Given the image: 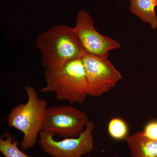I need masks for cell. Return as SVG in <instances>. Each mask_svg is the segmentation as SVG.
I'll return each instance as SVG.
<instances>
[{
    "mask_svg": "<svg viewBox=\"0 0 157 157\" xmlns=\"http://www.w3.org/2000/svg\"><path fill=\"white\" fill-rule=\"evenodd\" d=\"M130 11L144 22L150 25L151 29H157V16L155 8L157 0H130Z\"/></svg>",
    "mask_w": 157,
    "mask_h": 157,
    "instance_id": "9",
    "label": "cell"
},
{
    "mask_svg": "<svg viewBox=\"0 0 157 157\" xmlns=\"http://www.w3.org/2000/svg\"><path fill=\"white\" fill-rule=\"evenodd\" d=\"M128 125L120 118H113L108 125V132L109 136L116 140H124L128 136Z\"/></svg>",
    "mask_w": 157,
    "mask_h": 157,
    "instance_id": "11",
    "label": "cell"
},
{
    "mask_svg": "<svg viewBox=\"0 0 157 157\" xmlns=\"http://www.w3.org/2000/svg\"></svg>",
    "mask_w": 157,
    "mask_h": 157,
    "instance_id": "14",
    "label": "cell"
},
{
    "mask_svg": "<svg viewBox=\"0 0 157 157\" xmlns=\"http://www.w3.org/2000/svg\"><path fill=\"white\" fill-rule=\"evenodd\" d=\"M131 157H157V141L137 132L124 138Z\"/></svg>",
    "mask_w": 157,
    "mask_h": 157,
    "instance_id": "8",
    "label": "cell"
},
{
    "mask_svg": "<svg viewBox=\"0 0 157 157\" xmlns=\"http://www.w3.org/2000/svg\"><path fill=\"white\" fill-rule=\"evenodd\" d=\"M17 145L14 136L8 131L0 137V152L4 157H31L20 150Z\"/></svg>",
    "mask_w": 157,
    "mask_h": 157,
    "instance_id": "10",
    "label": "cell"
},
{
    "mask_svg": "<svg viewBox=\"0 0 157 157\" xmlns=\"http://www.w3.org/2000/svg\"><path fill=\"white\" fill-rule=\"evenodd\" d=\"M44 76L46 85L39 91L54 93L57 101L82 104L89 96L82 58L70 61L56 70H45Z\"/></svg>",
    "mask_w": 157,
    "mask_h": 157,
    "instance_id": "2",
    "label": "cell"
},
{
    "mask_svg": "<svg viewBox=\"0 0 157 157\" xmlns=\"http://www.w3.org/2000/svg\"><path fill=\"white\" fill-rule=\"evenodd\" d=\"M142 132L149 139L157 141V121H152L147 123Z\"/></svg>",
    "mask_w": 157,
    "mask_h": 157,
    "instance_id": "12",
    "label": "cell"
},
{
    "mask_svg": "<svg viewBox=\"0 0 157 157\" xmlns=\"http://www.w3.org/2000/svg\"><path fill=\"white\" fill-rule=\"evenodd\" d=\"M94 124L90 121L78 137L57 140L49 132H41L38 143L41 149L53 157H82L94 148Z\"/></svg>",
    "mask_w": 157,
    "mask_h": 157,
    "instance_id": "5",
    "label": "cell"
},
{
    "mask_svg": "<svg viewBox=\"0 0 157 157\" xmlns=\"http://www.w3.org/2000/svg\"><path fill=\"white\" fill-rule=\"evenodd\" d=\"M28 96L26 103L18 104L9 113L7 118L8 126L17 129L23 134L21 146L26 150L36 143L42 132L47 109V101L39 98L33 86L25 88Z\"/></svg>",
    "mask_w": 157,
    "mask_h": 157,
    "instance_id": "3",
    "label": "cell"
},
{
    "mask_svg": "<svg viewBox=\"0 0 157 157\" xmlns=\"http://www.w3.org/2000/svg\"><path fill=\"white\" fill-rule=\"evenodd\" d=\"M94 20L89 14L79 10L74 27L76 36L86 53L108 57L110 51L119 49V42L98 33L94 26Z\"/></svg>",
    "mask_w": 157,
    "mask_h": 157,
    "instance_id": "7",
    "label": "cell"
},
{
    "mask_svg": "<svg viewBox=\"0 0 157 157\" xmlns=\"http://www.w3.org/2000/svg\"><path fill=\"white\" fill-rule=\"evenodd\" d=\"M87 114L71 106H58L47 108L42 132L63 138L78 137L90 121Z\"/></svg>",
    "mask_w": 157,
    "mask_h": 157,
    "instance_id": "4",
    "label": "cell"
},
{
    "mask_svg": "<svg viewBox=\"0 0 157 157\" xmlns=\"http://www.w3.org/2000/svg\"><path fill=\"white\" fill-rule=\"evenodd\" d=\"M113 157H122L121 156L116 155V156H114Z\"/></svg>",
    "mask_w": 157,
    "mask_h": 157,
    "instance_id": "13",
    "label": "cell"
},
{
    "mask_svg": "<svg viewBox=\"0 0 157 157\" xmlns=\"http://www.w3.org/2000/svg\"><path fill=\"white\" fill-rule=\"evenodd\" d=\"M36 45L45 70L61 68L68 62L82 58L86 54L74 28L64 25L54 26L40 34Z\"/></svg>",
    "mask_w": 157,
    "mask_h": 157,
    "instance_id": "1",
    "label": "cell"
},
{
    "mask_svg": "<svg viewBox=\"0 0 157 157\" xmlns=\"http://www.w3.org/2000/svg\"><path fill=\"white\" fill-rule=\"evenodd\" d=\"M82 59L91 97L103 95L115 87L122 78L120 72L109 61L108 57L86 54Z\"/></svg>",
    "mask_w": 157,
    "mask_h": 157,
    "instance_id": "6",
    "label": "cell"
}]
</instances>
